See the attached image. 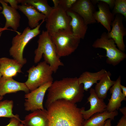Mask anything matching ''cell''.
Segmentation results:
<instances>
[{
	"instance_id": "6da1fadb",
	"label": "cell",
	"mask_w": 126,
	"mask_h": 126,
	"mask_svg": "<svg viewBox=\"0 0 126 126\" xmlns=\"http://www.w3.org/2000/svg\"><path fill=\"white\" fill-rule=\"evenodd\" d=\"M46 108L49 126H82L84 120L81 108L64 99L57 100Z\"/></svg>"
},
{
	"instance_id": "7a4b0ae2",
	"label": "cell",
	"mask_w": 126,
	"mask_h": 126,
	"mask_svg": "<svg viewBox=\"0 0 126 126\" xmlns=\"http://www.w3.org/2000/svg\"><path fill=\"white\" fill-rule=\"evenodd\" d=\"M47 91L46 108L59 99H64L76 104L81 101L84 95L83 85L79 84L77 77L64 78L53 81Z\"/></svg>"
},
{
	"instance_id": "3957f363",
	"label": "cell",
	"mask_w": 126,
	"mask_h": 126,
	"mask_svg": "<svg viewBox=\"0 0 126 126\" xmlns=\"http://www.w3.org/2000/svg\"><path fill=\"white\" fill-rule=\"evenodd\" d=\"M37 42L38 47L34 52L35 63L39 62L43 56L44 61L49 65L53 72L56 73L59 67L64 64L58 56L55 45L46 31H42Z\"/></svg>"
},
{
	"instance_id": "277c9868",
	"label": "cell",
	"mask_w": 126,
	"mask_h": 126,
	"mask_svg": "<svg viewBox=\"0 0 126 126\" xmlns=\"http://www.w3.org/2000/svg\"><path fill=\"white\" fill-rule=\"evenodd\" d=\"M45 21V20H42L38 25L33 29L26 27L22 33H18L13 38L12 46L9 50L10 55L22 65L25 64L27 61L23 56L25 46L31 40L40 34V28Z\"/></svg>"
},
{
	"instance_id": "5b68a950",
	"label": "cell",
	"mask_w": 126,
	"mask_h": 126,
	"mask_svg": "<svg viewBox=\"0 0 126 126\" xmlns=\"http://www.w3.org/2000/svg\"><path fill=\"white\" fill-rule=\"evenodd\" d=\"M27 72L28 78L25 83L30 91L47 83L53 82V72L49 65L44 61L36 66H32Z\"/></svg>"
},
{
	"instance_id": "8992f818",
	"label": "cell",
	"mask_w": 126,
	"mask_h": 126,
	"mask_svg": "<svg viewBox=\"0 0 126 126\" xmlns=\"http://www.w3.org/2000/svg\"><path fill=\"white\" fill-rule=\"evenodd\" d=\"M50 35L60 58L69 56L74 52L80 42V39L72 33L65 31H60Z\"/></svg>"
},
{
	"instance_id": "52a82bcc",
	"label": "cell",
	"mask_w": 126,
	"mask_h": 126,
	"mask_svg": "<svg viewBox=\"0 0 126 126\" xmlns=\"http://www.w3.org/2000/svg\"><path fill=\"white\" fill-rule=\"evenodd\" d=\"M71 18L60 6L53 8L45 20L46 31L50 35L63 31L72 33Z\"/></svg>"
},
{
	"instance_id": "ba28073f",
	"label": "cell",
	"mask_w": 126,
	"mask_h": 126,
	"mask_svg": "<svg viewBox=\"0 0 126 126\" xmlns=\"http://www.w3.org/2000/svg\"><path fill=\"white\" fill-rule=\"evenodd\" d=\"M113 40L109 38L107 33L104 32L99 38L93 42L92 46L94 48L105 49L106 51V56L107 57L106 63L115 66L126 58L125 53L117 48Z\"/></svg>"
},
{
	"instance_id": "9c48e42d",
	"label": "cell",
	"mask_w": 126,
	"mask_h": 126,
	"mask_svg": "<svg viewBox=\"0 0 126 126\" xmlns=\"http://www.w3.org/2000/svg\"><path fill=\"white\" fill-rule=\"evenodd\" d=\"M52 83H47L25 94L24 105L25 110L32 112L38 109H44L43 105L44 98Z\"/></svg>"
},
{
	"instance_id": "30bf717a",
	"label": "cell",
	"mask_w": 126,
	"mask_h": 126,
	"mask_svg": "<svg viewBox=\"0 0 126 126\" xmlns=\"http://www.w3.org/2000/svg\"><path fill=\"white\" fill-rule=\"evenodd\" d=\"M123 17L121 14H116L112 23L111 30L107 33L108 37L114 41L118 48L124 52L126 46L123 38L126 35V30L122 22Z\"/></svg>"
},
{
	"instance_id": "8fae6325",
	"label": "cell",
	"mask_w": 126,
	"mask_h": 126,
	"mask_svg": "<svg viewBox=\"0 0 126 126\" xmlns=\"http://www.w3.org/2000/svg\"><path fill=\"white\" fill-rule=\"evenodd\" d=\"M70 10L81 17L88 25L96 22L93 16L95 10L90 0H77Z\"/></svg>"
},
{
	"instance_id": "7c38bea8",
	"label": "cell",
	"mask_w": 126,
	"mask_h": 126,
	"mask_svg": "<svg viewBox=\"0 0 126 126\" xmlns=\"http://www.w3.org/2000/svg\"><path fill=\"white\" fill-rule=\"evenodd\" d=\"M90 93V94L87 98V102L90 103L89 109L85 110L84 107L81 108V112L84 120L88 119L95 114L102 113L106 110L107 105L104 100L100 98L97 96L94 89L91 88Z\"/></svg>"
},
{
	"instance_id": "4fadbf2b",
	"label": "cell",
	"mask_w": 126,
	"mask_h": 126,
	"mask_svg": "<svg viewBox=\"0 0 126 126\" xmlns=\"http://www.w3.org/2000/svg\"><path fill=\"white\" fill-rule=\"evenodd\" d=\"M98 8L93 14L95 20L100 23L109 32L111 29V25L115 15L111 12L109 6L105 3L99 2L97 3Z\"/></svg>"
},
{
	"instance_id": "5bb4252c",
	"label": "cell",
	"mask_w": 126,
	"mask_h": 126,
	"mask_svg": "<svg viewBox=\"0 0 126 126\" xmlns=\"http://www.w3.org/2000/svg\"><path fill=\"white\" fill-rule=\"evenodd\" d=\"M121 82V77L119 76L109 89L112 95L111 98L108 99L106 108V110L109 112L118 110L121 106L122 102L126 100V97L123 94L120 86Z\"/></svg>"
},
{
	"instance_id": "9a60e30c",
	"label": "cell",
	"mask_w": 126,
	"mask_h": 126,
	"mask_svg": "<svg viewBox=\"0 0 126 126\" xmlns=\"http://www.w3.org/2000/svg\"><path fill=\"white\" fill-rule=\"evenodd\" d=\"M20 91L26 94L30 92L25 83L17 81L13 77H1L0 79V96H3L7 94L15 93Z\"/></svg>"
},
{
	"instance_id": "2e32d148",
	"label": "cell",
	"mask_w": 126,
	"mask_h": 126,
	"mask_svg": "<svg viewBox=\"0 0 126 126\" xmlns=\"http://www.w3.org/2000/svg\"><path fill=\"white\" fill-rule=\"evenodd\" d=\"M2 6V10L0 13L2 14L5 18L6 22L4 27L8 28L11 27L17 33L20 32L16 30L20 25L21 16L16 10L8 6L3 0H0Z\"/></svg>"
},
{
	"instance_id": "e0dca14e",
	"label": "cell",
	"mask_w": 126,
	"mask_h": 126,
	"mask_svg": "<svg viewBox=\"0 0 126 126\" xmlns=\"http://www.w3.org/2000/svg\"><path fill=\"white\" fill-rule=\"evenodd\" d=\"M47 110L38 109L26 115L21 123L26 126H49Z\"/></svg>"
},
{
	"instance_id": "ac0fdd59",
	"label": "cell",
	"mask_w": 126,
	"mask_h": 126,
	"mask_svg": "<svg viewBox=\"0 0 126 126\" xmlns=\"http://www.w3.org/2000/svg\"><path fill=\"white\" fill-rule=\"evenodd\" d=\"M66 13L71 18L70 24L72 34L80 39H84L88 30V25L81 17L72 10H69Z\"/></svg>"
},
{
	"instance_id": "d6986e66",
	"label": "cell",
	"mask_w": 126,
	"mask_h": 126,
	"mask_svg": "<svg viewBox=\"0 0 126 126\" xmlns=\"http://www.w3.org/2000/svg\"><path fill=\"white\" fill-rule=\"evenodd\" d=\"M23 65L17 60L6 57L0 58V71L2 76L13 77L18 73L22 72Z\"/></svg>"
},
{
	"instance_id": "ffe728a7",
	"label": "cell",
	"mask_w": 126,
	"mask_h": 126,
	"mask_svg": "<svg viewBox=\"0 0 126 126\" xmlns=\"http://www.w3.org/2000/svg\"><path fill=\"white\" fill-rule=\"evenodd\" d=\"M18 9L28 18V25L31 29L38 25L40 20H45L46 18L44 15L27 4H22L21 5H18Z\"/></svg>"
},
{
	"instance_id": "44dd1931",
	"label": "cell",
	"mask_w": 126,
	"mask_h": 126,
	"mask_svg": "<svg viewBox=\"0 0 126 126\" xmlns=\"http://www.w3.org/2000/svg\"><path fill=\"white\" fill-rule=\"evenodd\" d=\"M118 114L117 110L109 112L106 110L102 113H96L88 119L84 120L82 126H104L107 119L114 120Z\"/></svg>"
},
{
	"instance_id": "7402d4cb",
	"label": "cell",
	"mask_w": 126,
	"mask_h": 126,
	"mask_svg": "<svg viewBox=\"0 0 126 126\" xmlns=\"http://www.w3.org/2000/svg\"><path fill=\"white\" fill-rule=\"evenodd\" d=\"M106 71L102 69L94 73L86 71L83 73L77 78L79 84L83 85L84 91H87L94 84H96L105 73Z\"/></svg>"
},
{
	"instance_id": "603a6c76",
	"label": "cell",
	"mask_w": 126,
	"mask_h": 126,
	"mask_svg": "<svg viewBox=\"0 0 126 126\" xmlns=\"http://www.w3.org/2000/svg\"><path fill=\"white\" fill-rule=\"evenodd\" d=\"M111 75L109 71H106L99 82L96 84L94 89L96 94L100 98L104 100L106 98L108 91L115 83V81L111 79Z\"/></svg>"
},
{
	"instance_id": "cb8c5ba5",
	"label": "cell",
	"mask_w": 126,
	"mask_h": 126,
	"mask_svg": "<svg viewBox=\"0 0 126 126\" xmlns=\"http://www.w3.org/2000/svg\"><path fill=\"white\" fill-rule=\"evenodd\" d=\"M18 1L19 3L27 4L32 6L44 15L46 18L53 8L49 5L47 0H18Z\"/></svg>"
},
{
	"instance_id": "d4e9b609",
	"label": "cell",
	"mask_w": 126,
	"mask_h": 126,
	"mask_svg": "<svg viewBox=\"0 0 126 126\" xmlns=\"http://www.w3.org/2000/svg\"><path fill=\"white\" fill-rule=\"evenodd\" d=\"M14 102L12 100H6L0 101V117L11 118L14 117L21 122L19 115H14L13 113Z\"/></svg>"
},
{
	"instance_id": "484cf974",
	"label": "cell",
	"mask_w": 126,
	"mask_h": 126,
	"mask_svg": "<svg viewBox=\"0 0 126 126\" xmlns=\"http://www.w3.org/2000/svg\"><path fill=\"white\" fill-rule=\"evenodd\" d=\"M112 13L115 15L119 14L126 18V0H115Z\"/></svg>"
},
{
	"instance_id": "4316f807",
	"label": "cell",
	"mask_w": 126,
	"mask_h": 126,
	"mask_svg": "<svg viewBox=\"0 0 126 126\" xmlns=\"http://www.w3.org/2000/svg\"><path fill=\"white\" fill-rule=\"evenodd\" d=\"M77 0H59V5L66 12L71 10Z\"/></svg>"
},
{
	"instance_id": "83f0119b",
	"label": "cell",
	"mask_w": 126,
	"mask_h": 126,
	"mask_svg": "<svg viewBox=\"0 0 126 126\" xmlns=\"http://www.w3.org/2000/svg\"><path fill=\"white\" fill-rule=\"evenodd\" d=\"M91 1L93 4L97 3L99 2L105 3L109 6L111 9H113L114 6L115 0H93Z\"/></svg>"
},
{
	"instance_id": "f1b7e54d",
	"label": "cell",
	"mask_w": 126,
	"mask_h": 126,
	"mask_svg": "<svg viewBox=\"0 0 126 126\" xmlns=\"http://www.w3.org/2000/svg\"><path fill=\"white\" fill-rule=\"evenodd\" d=\"M6 3H9L10 5V7L16 10L18 9L19 3L18 0H4Z\"/></svg>"
},
{
	"instance_id": "f546056e",
	"label": "cell",
	"mask_w": 126,
	"mask_h": 126,
	"mask_svg": "<svg viewBox=\"0 0 126 126\" xmlns=\"http://www.w3.org/2000/svg\"><path fill=\"white\" fill-rule=\"evenodd\" d=\"M20 121L14 117L10 118L9 123L4 126H18Z\"/></svg>"
},
{
	"instance_id": "4dcf8cb0",
	"label": "cell",
	"mask_w": 126,
	"mask_h": 126,
	"mask_svg": "<svg viewBox=\"0 0 126 126\" xmlns=\"http://www.w3.org/2000/svg\"><path fill=\"white\" fill-rule=\"evenodd\" d=\"M115 126H126V116H123Z\"/></svg>"
},
{
	"instance_id": "1f68e13d",
	"label": "cell",
	"mask_w": 126,
	"mask_h": 126,
	"mask_svg": "<svg viewBox=\"0 0 126 126\" xmlns=\"http://www.w3.org/2000/svg\"><path fill=\"white\" fill-rule=\"evenodd\" d=\"M120 87L122 91V93L125 97H126V87L121 85H120Z\"/></svg>"
},
{
	"instance_id": "d6a6232c",
	"label": "cell",
	"mask_w": 126,
	"mask_h": 126,
	"mask_svg": "<svg viewBox=\"0 0 126 126\" xmlns=\"http://www.w3.org/2000/svg\"><path fill=\"white\" fill-rule=\"evenodd\" d=\"M119 109L120 112L123 114V116H126V107H123L121 108H119Z\"/></svg>"
},
{
	"instance_id": "836d02e7",
	"label": "cell",
	"mask_w": 126,
	"mask_h": 126,
	"mask_svg": "<svg viewBox=\"0 0 126 126\" xmlns=\"http://www.w3.org/2000/svg\"><path fill=\"white\" fill-rule=\"evenodd\" d=\"M52 1L54 4L53 8L57 7L59 6V0H52Z\"/></svg>"
},
{
	"instance_id": "e575fe53",
	"label": "cell",
	"mask_w": 126,
	"mask_h": 126,
	"mask_svg": "<svg viewBox=\"0 0 126 126\" xmlns=\"http://www.w3.org/2000/svg\"><path fill=\"white\" fill-rule=\"evenodd\" d=\"M112 120L110 119H107L106 121L104 126H112L111 123Z\"/></svg>"
},
{
	"instance_id": "d590c367",
	"label": "cell",
	"mask_w": 126,
	"mask_h": 126,
	"mask_svg": "<svg viewBox=\"0 0 126 126\" xmlns=\"http://www.w3.org/2000/svg\"><path fill=\"white\" fill-rule=\"evenodd\" d=\"M8 30L15 31H14L13 30L10 29H8V28H6L5 27H4L3 28H0V33L1 32H2L4 31L5 30Z\"/></svg>"
},
{
	"instance_id": "8d00e7d4",
	"label": "cell",
	"mask_w": 126,
	"mask_h": 126,
	"mask_svg": "<svg viewBox=\"0 0 126 126\" xmlns=\"http://www.w3.org/2000/svg\"><path fill=\"white\" fill-rule=\"evenodd\" d=\"M18 126H26L22 123H20L18 125Z\"/></svg>"
},
{
	"instance_id": "74e56055",
	"label": "cell",
	"mask_w": 126,
	"mask_h": 126,
	"mask_svg": "<svg viewBox=\"0 0 126 126\" xmlns=\"http://www.w3.org/2000/svg\"><path fill=\"white\" fill-rule=\"evenodd\" d=\"M3 96L0 95V101H1L3 98Z\"/></svg>"
},
{
	"instance_id": "f35d334b",
	"label": "cell",
	"mask_w": 126,
	"mask_h": 126,
	"mask_svg": "<svg viewBox=\"0 0 126 126\" xmlns=\"http://www.w3.org/2000/svg\"><path fill=\"white\" fill-rule=\"evenodd\" d=\"M2 75L0 71V79L1 77H2Z\"/></svg>"
},
{
	"instance_id": "ab89813d",
	"label": "cell",
	"mask_w": 126,
	"mask_h": 126,
	"mask_svg": "<svg viewBox=\"0 0 126 126\" xmlns=\"http://www.w3.org/2000/svg\"><path fill=\"white\" fill-rule=\"evenodd\" d=\"M2 9H3L2 7H1L0 6V10H2Z\"/></svg>"
}]
</instances>
